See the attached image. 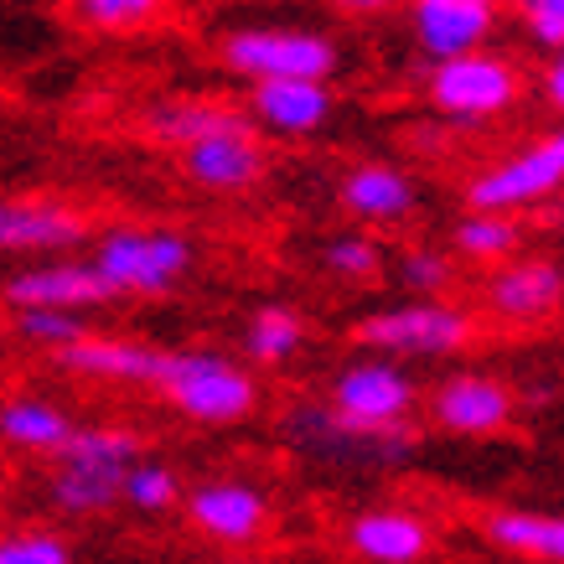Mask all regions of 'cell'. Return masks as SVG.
Here are the masks:
<instances>
[{
	"mask_svg": "<svg viewBox=\"0 0 564 564\" xmlns=\"http://www.w3.org/2000/svg\"><path fill=\"white\" fill-rule=\"evenodd\" d=\"M140 462V441L130 430H73L68 445L57 451V471H52V502L73 518L104 513L120 502L124 471Z\"/></svg>",
	"mask_w": 564,
	"mask_h": 564,
	"instance_id": "6da1fadb",
	"label": "cell"
},
{
	"mask_svg": "<svg viewBox=\"0 0 564 564\" xmlns=\"http://www.w3.org/2000/svg\"><path fill=\"white\" fill-rule=\"evenodd\" d=\"M218 52L223 68L249 84H326L337 73V42L311 26H239Z\"/></svg>",
	"mask_w": 564,
	"mask_h": 564,
	"instance_id": "7a4b0ae2",
	"label": "cell"
},
{
	"mask_svg": "<svg viewBox=\"0 0 564 564\" xmlns=\"http://www.w3.org/2000/svg\"><path fill=\"white\" fill-rule=\"evenodd\" d=\"M155 389L166 393V404L182 410L187 420H203V425H234L243 414H254L259 389L249 368H239L223 352H166L161 358V373H155Z\"/></svg>",
	"mask_w": 564,
	"mask_h": 564,
	"instance_id": "3957f363",
	"label": "cell"
},
{
	"mask_svg": "<svg viewBox=\"0 0 564 564\" xmlns=\"http://www.w3.org/2000/svg\"><path fill=\"white\" fill-rule=\"evenodd\" d=\"M94 270L115 295H161L192 270V239L176 228H109Z\"/></svg>",
	"mask_w": 564,
	"mask_h": 564,
	"instance_id": "277c9868",
	"label": "cell"
},
{
	"mask_svg": "<svg viewBox=\"0 0 564 564\" xmlns=\"http://www.w3.org/2000/svg\"><path fill=\"white\" fill-rule=\"evenodd\" d=\"M523 94V73L497 52H466L430 68V104L456 124H487L508 115Z\"/></svg>",
	"mask_w": 564,
	"mask_h": 564,
	"instance_id": "5b68a950",
	"label": "cell"
},
{
	"mask_svg": "<svg viewBox=\"0 0 564 564\" xmlns=\"http://www.w3.org/2000/svg\"><path fill=\"white\" fill-rule=\"evenodd\" d=\"M358 343L389 358H441L471 343V316L445 301H410V306L373 311L358 322Z\"/></svg>",
	"mask_w": 564,
	"mask_h": 564,
	"instance_id": "8992f818",
	"label": "cell"
},
{
	"mask_svg": "<svg viewBox=\"0 0 564 564\" xmlns=\"http://www.w3.org/2000/svg\"><path fill=\"white\" fill-rule=\"evenodd\" d=\"M560 182H564V135L554 130V135L508 155L502 166L471 176L466 203H471V213H508L513 218L518 207H539L544 197H554Z\"/></svg>",
	"mask_w": 564,
	"mask_h": 564,
	"instance_id": "52a82bcc",
	"label": "cell"
},
{
	"mask_svg": "<svg viewBox=\"0 0 564 564\" xmlns=\"http://www.w3.org/2000/svg\"><path fill=\"white\" fill-rule=\"evenodd\" d=\"M326 410L358 430H393L410 425L414 410V378L389 358L347 362L343 373L332 378V404Z\"/></svg>",
	"mask_w": 564,
	"mask_h": 564,
	"instance_id": "ba28073f",
	"label": "cell"
},
{
	"mask_svg": "<svg viewBox=\"0 0 564 564\" xmlns=\"http://www.w3.org/2000/svg\"><path fill=\"white\" fill-rule=\"evenodd\" d=\"M291 435L301 441V451L316 456H337V462H404L414 451V430L393 425V430H358L337 420L326 410H295L291 414Z\"/></svg>",
	"mask_w": 564,
	"mask_h": 564,
	"instance_id": "9c48e42d",
	"label": "cell"
},
{
	"mask_svg": "<svg viewBox=\"0 0 564 564\" xmlns=\"http://www.w3.org/2000/svg\"><path fill=\"white\" fill-rule=\"evenodd\" d=\"M6 306L17 311H78V306H104L115 301V291L99 280L94 264H36V270H17L6 285Z\"/></svg>",
	"mask_w": 564,
	"mask_h": 564,
	"instance_id": "30bf717a",
	"label": "cell"
},
{
	"mask_svg": "<svg viewBox=\"0 0 564 564\" xmlns=\"http://www.w3.org/2000/svg\"><path fill=\"white\" fill-rule=\"evenodd\" d=\"M187 518L218 544H249L270 529V497L249 481H207L187 497Z\"/></svg>",
	"mask_w": 564,
	"mask_h": 564,
	"instance_id": "8fae6325",
	"label": "cell"
},
{
	"mask_svg": "<svg viewBox=\"0 0 564 564\" xmlns=\"http://www.w3.org/2000/svg\"><path fill=\"white\" fill-rule=\"evenodd\" d=\"M430 410H435L441 430H451V435H471V441H477V435L508 430V420H513V393L487 373H456L435 389Z\"/></svg>",
	"mask_w": 564,
	"mask_h": 564,
	"instance_id": "7c38bea8",
	"label": "cell"
},
{
	"mask_svg": "<svg viewBox=\"0 0 564 564\" xmlns=\"http://www.w3.org/2000/svg\"><path fill=\"white\" fill-rule=\"evenodd\" d=\"M497 32V11L487 6H466V0H414V42L435 57H466V52H487V36Z\"/></svg>",
	"mask_w": 564,
	"mask_h": 564,
	"instance_id": "4fadbf2b",
	"label": "cell"
},
{
	"mask_svg": "<svg viewBox=\"0 0 564 564\" xmlns=\"http://www.w3.org/2000/svg\"><path fill=\"white\" fill-rule=\"evenodd\" d=\"M187 176L213 192H243L264 176V145L254 140V124H234L223 135H207L187 145Z\"/></svg>",
	"mask_w": 564,
	"mask_h": 564,
	"instance_id": "5bb4252c",
	"label": "cell"
},
{
	"mask_svg": "<svg viewBox=\"0 0 564 564\" xmlns=\"http://www.w3.org/2000/svg\"><path fill=\"white\" fill-rule=\"evenodd\" d=\"M78 239H88V213H78V207L0 197V249L32 254V249H68Z\"/></svg>",
	"mask_w": 564,
	"mask_h": 564,
	"instance_id": "9a60e30c",
	"label": "cell"
},
{
	"mask_svg": "<svg viewBox=\"0 0 564 564\" xmlns=\"http://www.w3.org/2000/svg\"><path fill=\"white\" fill-rule=\"evenodd\" d=\"M347 544L368 564H420L430 554V529L404 508H373L347 523Z\"/></svg>",
	"mask_w": 564,
	"mask_h": 564,
	"instance_id": "2e32d148",
	"label": "cell"
},
{
	"mask_svg": "<svg viewBox=\"0 0 564 564\" xmlns=\"http://www.w3.org/2000/svg\"><path fill=\"white\" fill-rule=\"evenodd\" d=\"M161 347L151 343H124V337H94L88 332L84 343H73L57 352V362L68 373H84V378H109V383H155L161 373Z\"/></svg>",
	"mask_w": 564,
	"mask_h": 564,
	"instance_id": "e0dca14e",
	"label": "cell"
},
{
	"mask_svg": "<svg viewBox=\"0 0 564 564\" xmlns=\"http://www.w3.org/2000/svg\"><path fill=\"white\" fill-rule=\"evenodd\" d=\"M560 291H564V280L554 259H513L508 270L492 274L487 301L508 322H539V316H549V311L560 306Z\"/></svg>",
	"mask_w": 564,
	"mask_h": 564,
	"instance_id": "ac0fdd59",
	"label": "cell"
},
{
	"mask_svg": "<svg viewBox=\"0 0 564 564\" xmlns=\"http://www.w3.org/2000/svg\"><path fill=\"white\" fill-rule=\"evenodd\" d=\"M337 203L362 223H404L414 213V182L399 166H378V161H362L343 176L337 187Z\"/></svg>",
	"mask_w": 564,
	"mask_h": 564,
	"instance_id": "d6986e66",
	"label": "cell"
},
{
	"mask_svg": "<svg viewBox=\"0 0 564 564\" xmlns=\"http://www.w3.org/2000/svg\"><path fill=\"white\" fill-rule=\"evenodd\" d=\"M249 109H254V120L264 130H280V135H311V130H322L332 120V88L326 84H254L249 94Z\"/></svg>",
	"mask_w": 564,
	"mask_h": 564,
	"instance_id": "ffe728a7",
	"label": "cell"
},
{
	"mask_svg": "<svg viewBox=\"0 0 564 564\" xmlns=\"http://www.w3.org/2000/svg\"><path fill=\"white\" fill-rule=\"evenodd\" d=\"M234 124H249L234 109V104H218V99H166V104H151L145 109V130L155 140H172V145H197L207 135H223Z\"/></svg>",
	"mask_w": 564,
	"mask_h": 564,
	"instance_id": "44dd1931",
	"label": "cell"
},
{
	"mask_svg": "<svg viewBox=\"0 0 564 564\" xmlns=\"http://www.w3.org/2000/svg\"><path fill=\"white\" fill-rule=\"evenodd\" d=\"M487 539L508 554L539 564H560L564 560V523L554 513H529V508H497L487 513Z\"/></svg>",
	"mask_w": 564,
	"mask_h": 564,
	"instance_id": "7402d4cb",
	"label": "cell"
},
{
	"mask_svg": "<svg viewBox=\"0 0 564 564\" xmlns=\"http://www.w3.org/2000/svg\"><path fill=\"white\" fill-rule=\"evenodd\" d=\"M0 435L21 451H42V456H57L73 435V420L47 399H6L0 410Z\"/></svg>",
	"mask_w": 564,
	"mask_h": 564,
	"instance_id": "603a6c76",
	"label": "cell"
},
{
	"mask_svg": "<svg viewBox=\"0 0 564 564\" xmlns=\"http://www.w3.org/2000/svg\"><path fill=\"white\" fill-rule=\"evenodd\" d=\"M301 343H306V322H301L291 306H259L254 316H249L243 347H249L254 362H285L301 352Z\"/></svg>",
	"mask_w": 564,
	"mask_h": 564,
	"instance_id": "cb8c5ba5",
	"label": "cell"
},
{
	"mask_svg": "<svg viewBox=\"0 0 564 564\" xmlns=\"http://www.w3.org/2000/svg\"><path fill=\"white\" fill-rule=\"evenodd\" d=\"M518 243H523V228L508 213H466L456 223V249L466 259H508Z\"/></svg>",
	"mask_w": 564,
	"mask_h": 564,
	"instance_id": "d4e9b609",
	"label": "cell"
},
{
	"mask_svg": "<svg viewBox=\"0 0 564 564\" xmlns=\"http://www.w3.org/2000/svg\"><path fill=\"white\" fill-rule=\"evenodd\" d=\"M166 11V0H73V17L94 32H140Z\"/></svg>",
	"mask_w": 564,
	"mask_h": 564,
	"instance_id": "484cf974",
	"label": "cell"
},
{
	"mask_svg": "<svg viewBox=\"0 0 564 564\" xmlns=\"http://www.w3.org/2000/svg\"><path fill=\"white\" fill-rule=\"evenodd\" d=\"M176 492H182V487H176V471L161 462H135L124 471V487H120V497L130 508H140V513H166L176 502Z\"/></svg>",
	"mask_w": 564,
	"mask_h": 564,
	"instance_id": "4316f807",
	"label": "cell"
},
{
	"mask_svg": "<svg viewBox=\"0 0 564 564\" xmlns=\"http://www.w3.org/2000/svg\"><path fill=\"white\" fill-rule=\"evenodd\" d=\"M17 332L26 343H47V347H73L88 337V326L73 311H17Z\"/></svg>",
	"mask_w": 564,
	"mask_h": 564,
	"instance_id": "83f0119b",
	"label": "cell"
},
{
	"mask_svg": "<svg viewBox=\"0 0 564 564\" xmlns=\"http://www.w3.org/2000/svg\"><path fill=\"white\" fill-rule=\"evenodd\" d=\"M326 270L343 274V280H378V270H383V254H378L373 239L343 234V239L326 243Z\"/></svg>",
	"mask_w": 564,
	"mask_h": 564,
	"instance_id": "f1b7e54d",
	"label": "cell"
},
{
	"mask_svg": "<svg viewBox=\"0 0 564 564\" xmlns=\"http://www.w3.org/2000/svg\"><path fill=\"white\" fill-rule=\"evenodd\" d=\"M0 564H73V549L57 533H42V529L6 533L0 539Z\"/></svg>",
	"mask_w": 564,
	"mask_h": 564,
	"instance_id": "f546056e",
	"label": "cell"
},
{
	"mask_svg": "<svg viewBox=\"0 0 564 564\" xmlns=\"http://www.w3.org/2000/svg\"><path fill=\"white\" fill-rule=\"evenodd\" d=\"M399 280L420 295H435L451 285V259L435 254V249H410V254L399 259Z\"/></svg>",
	"mask_w": 564,
	"mask_h": 564,
	"instance_id": "4dcf8cb0",
	"label": "cell"
},
{
	"mask_svg": "<svg viewBox=\"0 0 564 564\" xmlns=\"http://www.w3.org/2000/svg\"><path fill=\"white\" fill-rule=\"evenodd\" d=\"M518 11L529 21V32L544 42V47H560L564 42V0H518Z\"/></svg>",
	"mask_w": 564,
	"mask_h": 564,
	"instance_id": "1f68e13d",
	"label": "cell"
},
{
	"mask_svg": "<svg viewBox=\"0 0 564 564\" xmlns=\"http://www.w3.org/2000/svg\"><path fill=\"white\" fill-rule=\"evenodd\" d=\"M544 99L560 109V99H564V68L554 63V68H544Z\"/></svg>",
	"mask_w": 564,
	"mask_h": 564,
	"instance_id": "d6a6232c",
	"label": "cell"
},
{
	"mask_svg": "<svg viewBox=\"0 0 564 564\" xmlns=\"http://www.w3.org/2000/svg\"><path fill=\"white\" fill-rule=\"evenodd\" d=\"M343 6H352V11H383V6H393V0H343Z\"/></svg>",
	"mask_w": 564,
	"mask_h": 564,
	"instance_id": "836d02e7",
	"label": "cell"
},
{
	"mask_svg": "<svg viewBox=\"0 0 564 564\" xmlns=\"http://www.w3.org/2000/svg\"><path fill=\"white\" fill-rule=\"evenodd\" d=\"M466 6H487V11H497V0H466Z\"/></svg>",
	"mask_w": 564,
	"mask_h": 564,
	"instance_id": "e575fe53",
	"label": "cell"
},
{
	"mask_svg": "<svg viewBox=\"0 0 564 564\" xmlns=\"http://www.w3.org/2000/svg\"><path fill=\"white\" fill-rule=\"evenodd\" d=\"M0 487H6V477H0Z\"/></svg>",
	"mask_w": 564,
	"mask_h": 564,
	"instance_id": "d590c367",
	"label": "cell"
}]
</instances>
